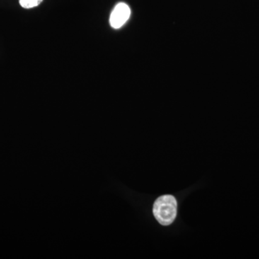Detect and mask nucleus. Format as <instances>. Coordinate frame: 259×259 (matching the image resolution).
Instances as JSON below:
<instances>
[{
  "instance_id": "f257e3e1",
  "label": "nucleus",
  "mask_w": 259,
  "mask_h": 259,
  "mask_svg": "<svg viewBox=\"0 0 259 259\" xmlns=\"http://www.w3.org/2000/svg\"><path fill=\"white\" fill-rule=\"evenodd\" d=\"M153 212L160 224L164 226H169L177 217V199L169 194L158 197L153 204Z\"/></svg>"
},
{
  "instance_id": "7ed1b4c3",
  "label": "nucleus",
  "mask_w": 259,
  "mask_h": 259,
  "mask_svg": "<svg viewBox=\"0 0 259 259\" xmlns=\"http://www.w3.org/2000/svg\"><path fill=\"white\" fill-rule=\"evenodd\" d=\"M44 0H19L20 6L25 9H32L41 4Z\"/></svg>"
},
{
  "instance_id": "f03ea898",
  "label": "nucleus",
  "mask_w": 259,
  "mask_h": 259,
  "mask_svg": "<svg viewBox=\"0 0 259 259\" xmlns=\"http://www.w3.org/2000/svg\"><path fill=\"white\" fill-rule=\"evenodd\" d=\"M131 9L125 3L117 4L112 10L110 18V24L112 28L119 29L123 26L131 16Z\"/></svg>"
}]
</instances>
